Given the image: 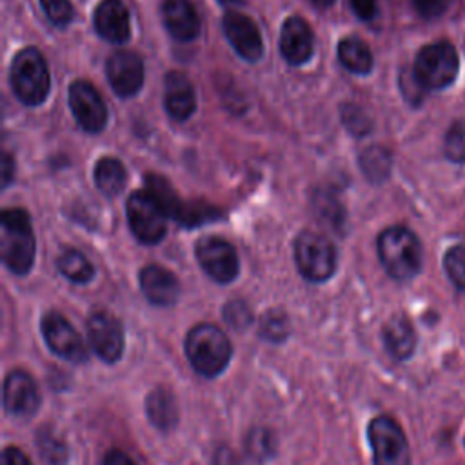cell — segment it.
Instances as JSON below:
<instances>
[{
	"instance_id": "6da1fadb",
	"label": "cell",
	"mask_w": 465,
	"mask_h": 465,
	"mask_svg": "<svg viewBox=\"0 0 465 465\" xmlns=\"http://www.w3.org/2000/svg\"><path fill=\"white\" fill-rule=\"evenodd\" d=\"M378 256L387 274L398 282L414 278L421 269V243L401 225H392L378 236Z\"/></svg>"
},
{
	"instance_id": "7a4b0ae2",
	"label": "cell",
	"mask_w": 465,
	"mask_h": 465,
	"mask_svg": "<svg viewBox=\"0 0 465 465\" xmlns=\"http://www.w3.org/2000/svg\"><path fill=\"white\" fill-rule=\"evenodd\" d=\"M0 254L15 274H27L35 262V236L24 209H5L0 218Z\"/></svg>"
},
{
	"instance_id": "3957f363",
	"label": "cell",
	"mask_w": 465,
	"mask_h": 465,
	"mask_svg": "<svg viewBox=\"0 0 465 465\" xmlns=\"http://www.w3.org/2000/svg\"><path fill=\"white\" fill-rule=\"evenodd\" d=\"M185 354L198 374L214 378L227 367L232 347L222 329L213 323H198L187 332Z\"/></svg>"
},
{
	"instance_id": "277c9868",
	"label": "cell",
	"mask_w": 465,
	"mask_h": 465,
	"mask_svg": "<svg viewBox=\"0 0 465 465\" xmlns=\"http://www.w3.org/2000/svg\"><path fill=\"white\" fill-rule=\"evenodd\" d=\"M11 87L16 98L25 105H40L49 93V69L44 56L35 47L16 53L9 73Z\"/></svg>"
},
{
	"instance_id": "5b68a950",
	"label": "cell",
	"mask_w": 465,
	"mask_h": 465,
	"mask_svg": "<svg viewBox=\"0 0 465 465\" xmlns=\"http://www.w3.org/2000/svg\"><path fill=\"white\" fill-rule=\"evenodd\" d=\"M458 69L460 58L454 45L434 42L418 51L412 74L423 89H443L454 82Z\"/></svg>"
},
{
	"instance_id": "8992f818",
	"label": "cell",
	"mask_w": 465,
	"mask_h": 465,
	"mask_svg": "<svg viewBox=\"0 0 465 465\" xmlns=\"http://www.w3.org/2000/svg\"><path fill=\"white\" fill-rule=\"evenodd\" d=\"M294 260L298 271L309 282H325L336 271V249L325 236L303 231L294 242Z\"/></svg>"
},
{
	"instance_id": "52a82bcc",
	"label": "cell",
	"mask_w": 465,
	"mask_h": 465,
	"mask_svg": "<svg viewBox=\"0 0 465 465\" xmlns=\"http://www.w3.org/2000/svg\"><path fill=\"white\" fill-rule=\"evenodd\" d=\"M374 465H411L409 441L403 429L391 416L380 414L367 427Z\"/></svg>"
},
{
	"instance_id": "ba28073f",
	"label": "cell",
	"mask_w": 465,
	"mask_h": 465,
	"mask_svg": "<svg viewBox=\"0 0 465 465\" xmlns=\"http://www.w3.org/2000/svg\"><path fill=\"white\" fill-rule=\"evenodd\" d=\"M131 232L142 243L153 245L165 236L167 214L147 191H136L127 200Z\"/></svg>"
},
{
	"instance_id": "9c48e42d",
	"label": "cell",
	"mask_w": 465,
	"mask_h": 465,
	"mask_svg": "<svg viewBox=\"0 0 465 465\" xmlns=\"http://www.w3.org/2000/svg\"><path fill=\"white\" fill-rule=\"evenodd\" d=\"M89 347L107 363L120 360L124 352V329L118 318L107 311H93L85 323Z\"/></svg>"
},
{
	"instance_id": "30bf717a",
	"label": "cell",
	"mask_w": 465,
	"mask_h": 465,
	"mask_svg": "<svg viewBox=\"0 0 465 465\" xmlns=\"http://www.w3.org/2000/svg\"><path fill=\"white\" fill-rule=\"evenodd\" d=\"M42 336L47 347L60 358L71 363H84L87 360V349L76 329L60 314L47 312L42 318Z\"/></svg>"
},
{
	"instance_id": "8fae6325",
	"label": "cell",
	"mask_w": 465,
	"mask_h": 465,
	"mask_svg": "<svg viewBox=\"0 0 465 465\" xmlns=\"http://www.w3.org/2000/svg\"><path fill=\"white\" fill-rule=\"evenodd\" d=\"M196 258L209 278L229 283L238 274V256L234 247L220 236H205L196 243Z\"/></svg>"
},
{
	"instance_id": "7c38bea8",
	"label": "cell",
	"mask_w": 465,
	"mask_h": 465,
	"mask_svg": "<svg viewBox=\"0 0 465 465\" xmlns=\"http://www.w3.org/2000/svg\"><path fill=\"white\" fill-rule=\"evenodd\" d=\"M69 107L78 125L87 133H100L107 122V109L100 93L85 80L69 87Z\"/></svg>"
},
{
	"instance_id": "4fadbf2b",
	"label": "cell",
	"mask_w": 465,
	"mask_h": 465,
	"mask_svg": "<svg viewBox=\"0 0 465 465\" xmlns=\"http://www.w3.org/2000/svg\"><path fill=\"white\" fill-rule=\"evenodd\" d=\"M105 74L118 96H134L143 84V60L133 51H116L107 60Z\"/></svg>"
},
{
	"instance_id": "5bb4252c",
	"label": "cell",
	"mask_w": 465,
	"mask_h": 465,
	"mask_svg": "<svg viewBox=\"0 0 465 465\" xmlns=\"http://www.w3.org/2000/svg\"><path fill=\"white\" fill-rule=\"evenodd\" d=\"M40 392L33 376L22 369L11 371L4 380V407L9 414L29 418L38 411Z\"/></svg>"
},
{
	"instance_id": "9a60e30c",
	"label": "cell",
	"mask_w": 465,
	"mask_h": 465,
	"mask_svg": "<svg viewBox=\"0 0 465 465\" xmlns=\"http://www.w3.org/2000/svg\"><path fill=\"white\" fill-rule=\"evenodd\" d=\"M223 31L229 44L242 58L256 62L263 54V42L258 25L247 15L238 11L225 13Z\"/></svg>"
},
{
	"instance_id": "2e32d148",
	"label": "cell",
	"mask_w": 465,
	"mask_h": 465,
	"mask_svg": "<svg viewBox=\"0 0 465 465\" xmlns=\"http://www.w3.org/2000/svg\"><path fill=\"white\" fill-rule=\"evenodd\" d=\"M312 47H314V38L309 24L300 16L287 18L280 33L282 56L291 65H302L311 58Z\"/></svg>"
},
{
	"instance_id": "e0dca14e",
	"label": "cell",
	"mask_w": 465,
	"mask_h": 465,
	"mask_svg": "<svg viewBox=\"0 0 465 465\" xmlns=\"http://www.w3.org/2000/svg\"><path fill=\"white\" fill-rule=\"evenodd\" d=\"M162 20L169 35L180 42L194 40L200 33V16L189 0H162Z\"/></svg>"
},
{
	"instance_id": "ac0fdd59",
	"label": "cell",
	"mask_w": 465,
	"mask_h": 465,
	"mask_svg": "<svg viewBox=\"0 0 465 465\" xmlns=\"http://www.w3.org/2000/svg\"><path fill=\"white\" fill-rule=\"evenodd\" d=\"M94 27L102 38L124 44L131 36L129 11L122 0H102L94 9Z\"/></svg>"
},
{
	"instance_id": "d6986e66",
	"label": "cell",
	"mask_w": 465,
	"mask_h": 465,
	"mask_svg": "<svg viewBox=\"0 0 465 465\" xmlns=\"http://www.w3.org/2000/svg\"><path fill=\"white\" fill-rule=\"evenodd\" d=\"M140 287L143 296L160 307L176 303L180 296V283L176 276L160 265H147L140 272Z\"/></svg>"
},
{
	"instance_id": "ffe728a7",
	"label": "cell",
	"mask_w": 465,
	"mask_h": 465,
	"mask_svg": "<svg viewBox=\"0 0 465 465\" xmlns=\"http://www.w3.org/2000/svg\"><path fill=\"white\" fill-rule=\"evenodd\" d=\"M163 105L169 116L178 122L187 120L194 113V107H196L194 91L189 78L183 73L173 71L165 76Z\"/></svg>"
},
{
	"instance_id": "44dd1931",
	"label": "cell",
	"mask_w": 465,
	"mask_h": 465,
	"mask_svg": "<svg viewBox=\"0 0 465 465\" xmlns=\"http://www.w3.org/2000/svg\"><path fill=\"white\" fill-rule=\"evenodd\" d=\"M383 343L389 354L401 361L412 356L416 347V332L405 316H392L383 325Z\"/></svg>"
},
{
	"instance_id": "7402d4cb",
	"label": "cell",
	"mask_w": 465,
	"mask_h": 465,
	"mask_svg": "<svg viewBox=\"0 0 465 465\" xmlns=\"http://www.w3.org/2000/svg\"><path fill=\"white\" fill-rule=\"evenodd\" d=\"M145 412L149 421L160 429L169 430L178 421V407L173 394L165 389H154L145 400Z\"/></svg>"
},
{
	"instance_id": "603a6c76",
	"label": "cell",
	"mask_w": 465,
	"mask_h": 465,
	"mask_svg": "<svg viewBox=\"0 0 465 465\" xmlns=\"http://www.w3.org/2000/svg\"><path fill=\"white\" fill-rule=\"evenodd\" d=\"M338 58L345 69L356 74H367L372 69V53L365 42L347 36L338 44Z\"/></svg>"
},
{
	"instance_id": "cb8c5ba5",
	"label": "cell",
	"mask_w": 465,
	"mask_h": 465,
	"mask_svg": "<svg viewBox=\"0 0 465 465\" xmlns=\"http://www.w3.org/2000/svg\"><path fill=\"white\" fill-rule=\"evenodd\" d=\"M125 182H127V173L120 160L113 156H104L96 162L94 183L104 194L114 196L122 193V189L125 187Z\"/></svg>"
},
{
	"instance_id": "d4e9b609",
	"label": "cell",
	"mask_w": 465,
	"mask_h": 465,
	"mask_svg": "<svg viewBox=\"0 0 465 465\" xmlns=\"http://www.w3.org/2000/svg\"><path fill=\"white\" fill-rule=\"evenodd\" d=\"M145 182V191L156 200V203L163 209V213L167 214V218H174L180 214L183 202L178 198L176 191L173 189V185L160 174L149 173L143 178Z\"/></svg>"
},
{
	"instance_id": "484cf974",
	"label": "cell",
	"mask_w": 465,
	"mask_h": 465,
	"mask_svg": "<svg viewBox=\"0 0 465 465\" xmlns=\"http://www.w3.org/2000/svg\"><path fill=\"white\" fill-rule=\"evenodd\" d=\"M360 165H361V173L372 183H380L391 173V165H392L391 153L381 145H371L361 153Z\"/></svg>"
},
{
	"instance_id": "4316f807",
	"label": "cell",
	"mask_w": 465,
	"mask_h": 465,
	"mask_svg": "<svg viewBox=\"0 0 465 465\" xmlns=\"http://www.w3.org/2000/svg\"><path fill=\"white\" fill-rule=\"evenodd\" d=\"M56 267L62 272V276H65L73 283H87L94 274L91 262L80 251L74 249L64 251L56 260Z\"/></svg>"
},
{
	"instance_id": "83f0119b",
	"label": "cell",
	"mask_w": 465,
	"mask_h": 465,
	"mask_svg": "<svg viewBox=\"0 0 465 465\" xmlns=\"http://www.w3.org/2000/svg\"><path fill=\"white\" fill-rule=\"evenodd\" d=\"M220 216V209L209 205L207 202H189L182 205L180 214L176 216V222L183 227H198L207 222H213Z\"/></svg>"
},
{
	"instance_id": "f1b7e54d",
	"label": "cell",
	"mask_w": 465,
	"mask_h": 465,
	"mask_svg": "<svg viewBox=\"0 0 465 465\" xmlns=\"http://www.w3.org/2000/svg\"><path fill=\"white\" fill-rule=\"evenodd\" d=\"M445 156L454 163H465V120H456L443 138Z\"/></svg>"
},
{
	"instance_id": "f546056e",
	"label": "cell",
	"mask_w": 465,
	"mask_h": 465,
	"mask_svg": "<svg viewBox=\"0 0 465 465\" xmlns=\"http://www.w3.org/2000/svg\"><path fill=\"white\" fill-rule=\"evenodd\" d=\"M443 267L449 280L465 292V245L450 247L443 256Z\"/></svg>"
},
{
	"instance_id": "4dcf8cb0",
	"label": "cell",
	"mask_w": 465,
	"mask_h": 465,
	"mask_svg": "<svg viewBox=\"0 0 465 465\" xmlns=\"http://www.w3.org/2000/svg\"><path fill=\"white\" fill-rule=\"evenodd\" d=\"M245 449L254 460H267L274 452L272 434L267 429H252L245 438Z\"/></svg>"
},
{
	"instance_id": "1f68e13d",
	"label": "cell",
	"mask_w": 465,
	"mask_h": 465,
	"mask_svg": "<svg viewBox=\"0 0 465 465\" xmlns=\"http://www.w3.org/2000/svg\"><path fill=\"white\" fill-rule=\"evenodd\" d=\"M289 334V322L283 312L280 311H269L260 325V336H263L269 341H282Z\"/></svg>"
},
{
	"instance_id": "d6a6232c",
	"label": "cell",
	"mask_w": 465,
	"mask_h": 465,
	"mask_svg": "<svg viewBox=\"0 0 465 465\" xmlns=\"http://www.w3.org/2000/svg\"><path fill=\"white\" fill-rule=\"evenodd\" d=\"M314 209L318 213V216L325 222H329L332 227H340L343 222V209L338 203V200L332 194H325L320 193L318 196H314Z\"/></svg>"
},
{
	"instance_id": "836d02e7",
	"label": "cell",
	"mask_w": 465,
	"mask_h": 465,
	"mask_svg": "<svg viewBox=\"0 0 465 465\" xmlns=\"http://www.w3.org/2000/svg\"><path fill=\"white\" fill-rule=\"evenodd\" d=\"M45 16L58 27H65L73 18V5L69 0H40Z\"/></svg>"
},
{
	"instance_id": "e575fe53",
	"label": "cell",
	"mask_w": 465,
	"mask_h": 465,
	"mask_svg": "<svg viewBox=\"0 0 465 465\" xmlns=\"http://www.w3.org/2000/svg\"><path fill=\"white\" fill-rule=\"evenodd\" d=\"M341 118H343V124H345L347 131H351L352 134L361 136V134L371 131V120L356 105H345L343 111H341Z\"/></svg>"
},
{
	"instance_id": "d590c367",
	"label": "cell",
	"mask_w": 465,
	"mask_h": 465,
	"mask_svg": "<svg viewBox=\"0 0 465 465\" xmlns=\"http://www.w3.org/2000/svg\"><path fill=\"white\" fill-rule=\"evenodd\" d=\"M223 316H225V322L234 329H245L252 320L251 309L247 307V303H243L240 300L229 302L223 309Z\"/></svg>"
},
{
	"instance_id": "8d00e7d4",
	"label": "cell",
	"mask_w": 465,
	"mask_h": 465,
	"mask_svg": "<svg viewBox=\"0 0 465 465\" xmlns=\"http://www.w3.org/2000/svg\"><path fill=\"white\" fill-rule=\"evenodd\" d=\"M412 4L423 18H438L449 7V0H412Z\"/></svg>"
},
{
	"instance_id": "74e56055",
	"label": "cell",
	"mask_w": 465,
	"mask_h": 465,
	"mask_svg": "<svg viewBox=\"0 0 465 465\" xmlns=\"http://www.w3.org/2000/svg\"><path fill=\"white\" fill-rule=\"evenodd\" d=\"M354 15L361 20H372L376 15V0H349Z\"/></svg>"
},
{
	"instance_id": "f35d334b",
	"label": "cell",
	"mask_w": 465,
	"mask_h": 465,
	"mask_svg": "<svg viewBox=\"0 0 465 465\" xmlns=\"http://www.w3.org/2000/svg\"><path fill=\"white\" fill-rule=\"evenodd\" d=\"M2 465H31V461L18 447H5L2 452Z\"/></svg>"
},
{
	"instance_id": "ab89813d",
	"label": "cell",
	"mask_w": 465,
	"mask_h": 465,
	"mask_svg": "<svg viewBox=\"0 0 465 465\" xmlns=\"http://www.w3.org/2000/svg\"><path fill=\"white\" fill-rule=\"evenodd\" d=\"M214 465H243L242 460L229 447H220L214 454Z\"/></svg>"
},
{
	"instance_id": "60d3db41",
	"label": "cell",
	"mask_w": 465,
	"mask_h": 465,
	"mask_svg": "<svg viewBox=\"0 0 465 465\" xmlns=\"http://www.w3.org/2000/svg\"><path fill=\"white\" fill-rule=\"evenodd\" d=\"M104 465H136L124 450L113 449L104 456Z\"/></svg>"
},
{
	"instance_id": "b9f144b4",
	"label": "cell",
	"mask_w": 465,
	"mask_h": 465,
	"mask_svg": "<svg viewBox=\"0 0 465 465\" xmlns=\"http://www.w3.org/2000/svg\"><path fill=\"white\" fill-rule=\"evenodd\" d=\"M13 174H15V162L9 156V153H4L2 154V182H4V187L9 185Z\"/></svg>"
},
{
	"instance_id": "7bdbcfd3",
	"label": "cell",
	"mask_w": 465,
	"mask_h": 465,
	"mask_svg": "<svg viewBox=\"0 0 465 465\" xmlns=\"http://www.w3.org/2000/svg\"><path fill=\"white\" fill-rule=\"evenodd\" d=\"M312 4L322 7V9H327V7H331L334 4V0H312Z\"/></svg>"
},
{
	"instance_id": "ee69618b",
	"label": "cell",
	"mask_w": 465,
	"mask_h": 465,
	"mask_svg": "<svg viewBox=\"0 0 465 465\" xmlns=\"http://www.w3.org/2000/svg\"><path fill=\"white\" fill-rule=\"evenodd\" d=\"M222 5H227V7H231V5H238V4H243L245 0H218Z\"/></svg>"
}]
</instances>
